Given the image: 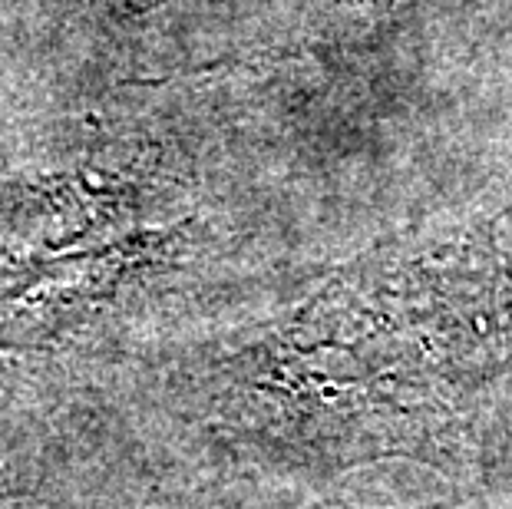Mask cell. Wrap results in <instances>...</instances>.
<instances>
[{"mask_svg": "<svg viewBox=\"0 0 512 509\" xmlns=\"http://www.w3.org/2000/svg\"><path fill=\"white\" fill-rule=\"evenodd\" d=\"M133 212L123 182L93 166L0 172V288L103 245Z\"/></svg>", "mask_w": 512, "mask_h": 509, "instance_id": "6da1fadb", "label": "cell"}, {"mask_svg": "<svg viewBox=\"0 0 512 509\" xmlns=\"http://www.w3.org/2000/svg\"><path fill=\"white\" fill-rule=\"evenodd\" d=\"M116 7H123L129 10V14H143V10H152V7H159L162 0H113Z\"/></svg>", "mask_w": 512, "mask_h": 509, "instance_id": "7a4b0ae2", "label": "cell"}, {"mask_svg": "<svg viewBox=\"0 0 512 509\" xmlns=\"http://www.w3.org/2000/svg\"><path fill=\"white\" fill-rule=\"evenodd\" d=\"M0 509H17V496L10 490V480L4 476V470H0Z\"/></svg>", "mask_w": 512, "mask_h": 509, "instance_id": "3957f363", "label": "cell"}]
</instances>
